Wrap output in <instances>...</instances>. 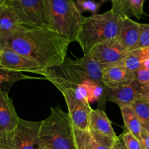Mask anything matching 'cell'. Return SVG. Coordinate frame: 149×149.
<instances>
[{"instance_id": "cell-1", "label": "cell", "mask_w": 149, "mask_h": 149, "mask_svg": "<svg viewBox=\"0 0 149 149\" xmlns=\"http://www.w3.org/2000/svg\"><path fill=\"white\" fill-rule=\"evenodd\" d=\"M2 46L11 48L46 68L63 63L71 42L48 27L20 25L7 37L0 39Z\"/></svg>"}, {"instance_id": "cell-2", "label": "cell", "mask_w": 149, "mask_h": 149, "mask_svg": "<svg viewBox=\"0 0 149 149\" xmlns=\"http://www.w3.org/2000/svg\"><path fill=\"white\" fill-rule=\"evenodd\" d=\"M60 92L76 90L86 80H93L103 84L102 68L88 55L76 60L65 58L63 63L46 68L41 73Z\"/></svg>"}, {"instance_id": "cell-3", "label": "cell", "mask_w": 149, "mask_h": 149, "mask_svg": "<svg viewBox=\"0 0 149 149\" xmlns=\"http://www.w3.org/2000/svg\"><path fill=\"white\" fill-rule=\"evenodd\" d=\"M122 19L112 9L84 17L77 40L84 55L100 42L117 37Z\"/></svg>"}, {"instance_id": "cell-4", "label": "cell", "mask_w": 149, "mask_h": 149, "mask_svg": "<svg viewBox=\"0 0 149 149\" xmlns=\"http://www.w3.org/2000/svg\"><path fill=\"white\" fill-rule=\"evenodd\" d=\"M39 137L44 146L49 149H77L74 125L60 106L51 108L49 116L42 121Z\"/></svg>"}, {"instance_id": "cell-5", "label": "cell", "mask_w": 149, "mask_h": 149, "mask_svg": "<svg viewBox=\"0 0 149 149\" xmlns=\"http://www.w3.org/2000/svg\"><path fill=\"white\" fill-rule=\"evenodd\" d=\"M49 27L69 40L77 42L84 17L74 0H45Z\"/></svg>"}, {"instance_id": "cell-6", "label": "cell", "mask_w": 149, "mask_h": 149, "mask_svg": "<svg viewBox=\"0 0 149 149\" xmlns=\"http://www.w3.org/2000/svg\"><path fill=\"white\" fill-rule=\"evenodd\" d=\"M17 12L22 25L49 27L45 0H8Z\"/></svg>"}, {"instance_id": "cell-7", "label": "cell", "mask_w": 149, "mask_h": 149, "mask_svg": "<svg viewBox=\"0 0 149 149\" xmlns=\"http://www.w3.org/2000/svg\"><path fill=\"white\" fill-rule=\"evenodd\" d=\"M66 102L68 114L74 127L82 130H89L90 117L93 109L88 99L77 90L61 92Z\"/></svg>"}, {"instance_id": "cell-8", "label": "cell", "mask_w": 149, "mask_h": 149, "mask_svg": "<svg viewBox=\"0 0 149 149\" xmlns=\"http://www.w3.org/2000/svg\"><path fill=\"white\" fill-rule=\"evenodd\" d=\"M129 52L115 38L100 42L86 55H88L103 69L106 67L121 63Z\"/></svg>"}, {"instance_id": "cell-9", "label": "cell", "mask_w": 149, "mask_h": 149, "mask_svg": "<svg viewBox=\"0 0 149 149\" xmlns=\"http://www.w3.org/2000/svg\"><path fill=\"white\" fill-rule=\"evenodd\" d=\"M41 122H31L20 119L13 131L16 149H42L44 145L39 137Z\"/></svg>"}, {"instance_id": "cell-10", "label": "cell", "mask_w": 149, "mask_h": 149, "mask_svg": "<svg viewBox=\"0 0 149 149\" xmlns=\"http://www.w3.org/2000/svg\"><path fill=\"white\" fill-rule=\"evenodd\" d=\"M0 65L13 71L30 72L41 74L45 68L36 61L17 53L11 48L2 46L0 55Z\"/></svg>"}, {"instance_id": "cell-11", "label": "cell", "mask_w": 149, "mask_h": 149, "mask_svg": "<svg viewBox=\"0 0 149 149\" xmlns=\"http://www.w3.org/2000/svg\"><path fill=\"white\" fill-rule=\"evenodd\" d=\"M144 85L136 79L129 85L122 86L114 89L106 87L105 100L111 101L119 108L131 106L133 102L143 97Z\"/></svg>"}, {"instance_id": "cell-12", "label": "cell", "mask_w": 149, "mask_h": 149, "mask_svg": "<svg viewBox=\"0 0 149 149\" xmlns=\"http://www.w3.org/2000/svg\"><path fill=\"white\" fill-rule=\"evenodd\" d=\"M135 79V73L127 70L121 63L102 69V82L107 88L114 89L129 85Z\"/></svg>"}, {"instance_id": "cell-13", "label": "cell", "mask_w": 149, "mask_h": 149, "mask_svg": "<svg viewBox=\"0 0 149 149\" xmlns=\"http://www.w3.org/2000/svg\"><path fill=\"white\" fill-rule=\"evenodd\" d=\"M20 121L8 93L0 89V133L13 132Z\"/></svg>"}, {"instance_id": "cell-14", "label": "cell", "mask_w": 149, "mask_h": 149, "mask_svg": "<svg viewBox=\"0 0 149 149\" xmlns=\"http://www.w3.org/2000/svg\"><path fill=\"white\" fill-rule=\"evenodd\" d=\"M141 36V24L130 17L122 19L119 31L116 39L129 52L138 49Z\"/></svg>"}, {"instance_id": "cell-15", "label": "cell", "mask_w": 149, "mask_h": 149, "mask_svg": "<svg viewBox=\"0 0 149 149\" xmlns=\"http://www.w3.org/2000/svg\"><path fill=\"white\" fill-rule=\"evenodd\" d=\"M20 25H22L20 17L8 0L0 2V39L7 37Z\"/></svg>"}, {"instance_id": "cell-16", "label": "cell", "mask_w": 149, "mask_h": 149, "mask_svg": "<svg viewBox=\"0 0 149 149\" xmlns=\"http://www.w3.org/2000/svg\"><path fill=\"white\" fill-rule=\"evenodd\" d=\"M112 10L122 18L134 16L141 19L143 15V6L146 0H111Z\"/></svg>"}, {"instance_id": "cell-17", "label": "cell", "mask_w": 149, "mask_h": 149, "mask_svg": "<svg viewBox=\"0 0 149 149\" xmlns=\"http://www.w3.org/2000/svg\"><path fill=\"white\" fill-rule=\"evenodd\" d=\"M89 130H94L116 139L117 138L110 119L100 109H93L90 117Z\"/></svg>"}, {"instance_id": "cell-18", "label": "cell", "mask_w": 149, "mask_h": 149, "mask_svg": "<svg viewBox=\"0 0 149 149\" xmlns=\"http://www.w3.org/2000/svg\"><path fill=\"white\" fill-rule=\"evenodd\" d=\"M120 109L124 125L127 131L132 133L141 141L143 126L135 111L131 106H124Z\"/></svg>"}, {"instance_id": "cell-19", "label": "cell", "mask_w": 149, "mask_h": 149, "mask_svg": "<svg viewBox=\"0 0 149 149\" xmlns=\"http://www.w3.org/2000/svg\"><path fill=\"white\" fill-rule=\"evenodd\" d=\"M43 79V78L38 77H31L26 75L23 72L19 71H13L3 68L0 65V89L9 93L12 85L17 81L23 79Z\"/></svg>"}, {"instance_id": "cell-20", "label": "cell", "mask_w": 149, "mask_h": 149, "mask_svg": "<svg viewBox=\"0 0 149 149\" xmlns=\"http://www.w3.org/2000/svg\"><path fill=\"white\" fill-rule=\"evenodd\" d=\"M131 106L139 118L143 128L149 132V102L142 97L133 102Z\"/></svg>"}, {"instance_id": "cell-21", "label": "cell", "mask_w": 149, "mask_h": 149, "mask_svg": "<svg viewBox=\"0 0 149 149\" xmlns=\"http://www.w3.org/2000/svg\"><path fill=\"white\" fill-rule=\"evenodd\" d=\"M82 84H84L88 92V100L90 103L98 101L104 103L105 90L106 87L103 84L97 83L93 80H86Z\"/></svg>"}, {"instance_id": "cell-22", "label": "cell", "mask_w": 149, "mask_h": 149, "mask_svg": "<svg viewBox=\"0 0 149 149\" xmlns=\"http://www.w3.org/2000/svg\"><path fill=\"white\" fill-rule=\"evenodd\" d=\"M143 62V59L138 52V49H135L128 53L121 64L130 72L136 73L141 69Z\"/></svg>"}, {"instance_id": "cell-23", "label": "cell", "mask_w": 149, "mask_h": 149, "mask_svg": "<svg viewBox=\"0 0 149 149\" xmlns=\"http://www.w3.org/2000/svg\"><path fill=\"white\" fill-rule=\"evenodd\" d=\"M77 149H95L93 137L89 130H82L74 127Z\"/></svg>"}, {"instance_id": "cell-24", "label": "cell", "mask_w": 149, "mask_h": 149, "mask_svg": "<svg viewBox=\"0 0 149 149\" xmlns=\"http://www.w3.org/2000/svg\"><path fill=\"white\" fill-rule=\"evenodd\" d=\"M93 137L95 149H111L116 139L94 130H89Z\"/></svg>"}, {"instance_id": "cell-25", "label": "cell", "mask_w": 149, "mask_h": 149, "mask_svg": "<svg viewBox=\"0 0 149 149\" xmlns=\"http://www.w3.org/2000/svg\"><path fill=\"white\" fill-rule=\"evenodd\" d=\"M75 3L81 14L84 12H90L93 14H96L100 7L99 3L93 0H76Z\"/></svg>"}, {"instance_id": "cell-26", "label": "cell", "mask_w": 149, "mask_h": 149, "mask_svg": "<svg viewBox=\"0 0 149 149\" xmlns=\"http://www.w3.org/2000/svg\"><path fill=\"white\" fill-rule=\"evenodd\" d=\"M120 135L127 149H143L141 141L128 131Z\"/></svg>"}, {"instance_id": "cell-27", "label": "cell", "mask_w": 149, "mask_h": 149, "mask_svg": "<svg viewBox=\"0 0 149 149\" xmlns=\"http://www.w3.org/2000/svg\"><path fill=\"white\" fill-rule=\"evenodd\" d=\"M0 149H16L13 132L0 133Z\"/></svg>"}, {"instance_id": "cell-28", "label": "cell", "mask_w": 149, "mask_h": 149, "mask_svg": "<svg viewBox=\"0 0 149 149\" xmlns=\"http://www.w3.org/2000/svg\"><path fill=\"white\" fill-rule=\"evenodd\" d=\"M141 24V36H140L139 45L138 49L149 47V24Z\"/></svg>"}, {"instance_id": "cell-29", "label": "cell", "mask_w": 149, "mask_h": 149, "mask_svg": "<svg viewBox=\"0 0 149 149\" xmlns=\"http://www.w3.org/2000/svg\"><path fill=\"white\" fill-rule=\"evenodd\" d=\"M135 78L138 82L149 87V70H139L135 73Z\"/></svg>"}, {"instance_id": "cell-30", "label": "cell", "mask_w": 149, "mask_h": 149, "mask_svg": "<svg viewBox=\"0 0 149 149\" xmlns=\"http://www.w3.org/2000/svg\"><path fill=\"white\" fill-rule=\"evenodd\" d=\"M141 143L143 149H149V132L143 128L141 132Z\"/></svg>"}, {"instance_id": "cell-31", "label": "cell", "mask_w": 149, "mask_h": 149, "mask_svg": "<svg viewBox=\"0 0 149 149\" xmlns=\"http://www.w3.org/2000/svg\"><path fill=\"white\" fill-rule=\"evenodd\" d=\"M111 149H127L123 141H122V138L121 137V135L117 136Z\"/></svg>"}, {"instance_id": "cell-32", "label": "cell", "mask_w": 149, "mask_h": 149, "mask_svg": "<svg viewBox=\"0 0 149 149\" xmlns=\"http://www.w3.org/2000/svg\"><path fill=\"white\" fill-rule=\"evenodd\" d=\"M138 52L140 53L141 56L143 59V61H146L149 59V47L145 48H141V49H137Z\"/></svg>"}, {"instance_id": "cell-33", "label": "cell", "mask_w": 149, "mask_h": 149, "mask_svg": "<svg viewBox=\"0 0 149 149\" xmlns=\"http://www.w3.org/2000/svg\"><path fill=\"white\" fill-rule=\"evenodd\" d=\"M143 97H145V98L149 102V87L148 86L144 85L143 93Z\"/></svg>"}, {"instance_id": "cell-34", "label": "cell", "mask_w": 149, "mask_h": 149, "mask_svg": "<svg viewBox=\"0 0 149 149\" xmlns=\"http://www.w3.org/2000/svg\"><path fill=\"white\" fill-rule=\"evenodd\" d=\"M141 69H145V70H149V59L146 60L143 62L142 65Z\"/></svg>"}, {"instance_id": "cell-35", "label": "cell", "mask_w": 149, "mask_h": 149, "mask_svg": "<svg viewBox=\"0 0 149 149\" xmlns=\"http://www.w3.org/2000/svg\"><path fill=\"white\" fill-rule=\"evenodd\" d=\"M1 48H2V45H1V40H0V55H1Z\"/></svg>"}, {"instance_id": "cell-36", "label": "cell", "mask_w": 149, "mask_h": 149, "mask_svg": "<svg viewBox=\"0 0 149 149\" xmlns=\"http://www.w3.org/2000/svg\"><path fill=\"white\" fill-rule=\"evenodd\" d=\"M42 149H49V148H47V147H45V146H43V148H42Z\"/></svg>"}, {"instance_id": "cell-37", "label": "cell", "mask_w": 149, "mask_h": 149, "mask_svg": "<svg viewBox=\"0 0 149 149\" xmlns=\"http://www.w3.org/2000/svg\"><path fill=\"white\" fill-rule=\"evenodd\" d=\"M1 1H2V0H0V2H1Z\"/></svg>"}]
</instances>
